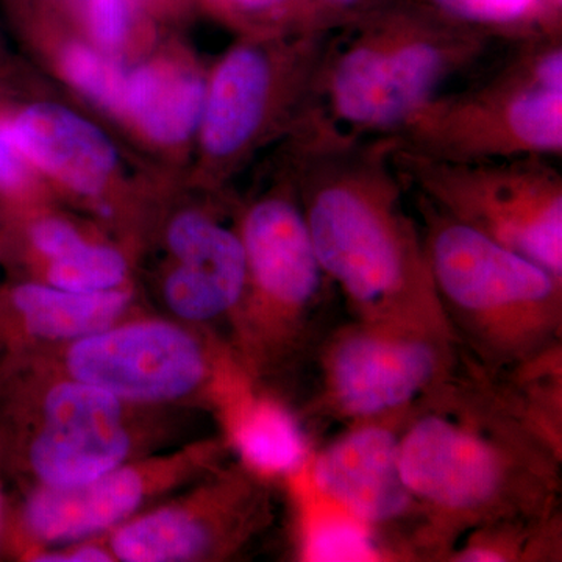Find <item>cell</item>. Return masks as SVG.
<instances>
[{"instance_id":"cell-1","label":"cell","mask_w":562,"mask_h":562,"mask_svg":"<svg viewBox=\"0 0 562 562\" xmlns=\"http://www.w3.org/2000/svg\"><path fill=\"white\" fill-rule=\"evenodd\" d=\"M398 462L424 512L425 561H446L476 528L561 513L562 449L461 353L403 425Z\"/></svg>"},{"instance_id":"cell-2","label":"cell","mask_w":562,"mask_h":562,"mask_svg":"<svg viewBox=\"0 0 562 562\" xmlns=\"http://www.w3.org/2000/svg\"><path fill=\"white\" fill-rule=\"evenodd\" d=\"M395 138L302 139L297 184L317 260L353 319L452 342L419 221L406 210Z\"/></svg>"},{"instance_id":"cell-3","label":"cell","mask_w":562,"mask_h":562,"mask_svg":"<svg viewBox=\"0 0 562 562\" xmlns=\"http://www.w3.org/2000/svg\"><path fill=\"white\" fill-rule=\"evenodd\" d=\"M505 40L424 0L387 2L331 29L314 77L302 139L395 138Z\"/></svg>"},{"instance_id":"cell-4","label":"cell","mask_w":562,"mask_h":562,"mask_svg":"<svg viewBox=\"0 0 562 562\" xmlns=\"http://www.w3.org/2000/svg\"><path fill=\"white\" fill-rule=\"evenodd\" d=\"M454 346L487 375L562 347V279L414 195Z\"/></svg>"},{"instance_id":"cell-5","label":"cell","mask_w":562,"mask_h":562,"mask_svg":"<svg viewBox=\"0 0 562 562\" xmlns=\"http://www.w3.org/2000/svg\"><path fill=\"white\" fill-rule=\"evenodd\" d=\"M447 160L562 155L560 29L512 41L487 68L428 103L397 136Z\"/></svg>"},{"instance_id":"cell-6","label":"cell","mask_w":562,"mask_h":562,"mask_svg":"<svg viewBox=\"0 0 562 562\" xmlns=\"http://www.w3.org/2000/svg\"><path fill=\"white\" fill-rule=\"evenodd\" d=\"M239 235L247 261L239 305L247 355L262 372L306 376L339 324L338 291L317 260L295 181L251 203Z\"/></svg>"},{"instance_id":"cell-7","label":"cell","mask_w":562,"mask_h":562,"mask_svg":"<svg viewBox=\"0 0 562 562\" xmlns=\"http://www.w3.org/2000/svg\"><path fill=\"white\" fill-rule=\"evenodd\" d=\"M406 191L562 279V176L553 158L447 160L395 139Z\"/></svg>"},{"instance_id":"cell-8","label":"cell","mask_w":562,"mask_h":562,"mask_svg":"<svg viewBox=\"0 0 562 562\" xmlns=\"http://www.w3.org/2000/svg\"><path fill=\"white\" fill-rule=\"evenodd\" d=\"M460 351L422 333L351 319L339 322L314 358L308 417L344 428L408 420L453 375Z\"/></svg>"},{"instance_id":"cell-9","label":"cell","mask_w":562,"mask_h":562,"mask_svg":"<svg viewBox=\"0 0 562 562\" xmlns=\"http://www.w3.org/2000/svg\"><path fill=\"white\" fill-rule=\"evenodd\" d=\"M328 32H295L283 50L239 44L222 58L206 85L201 121L211 160L241 157L281 109L292 106L305 117Z\"/></svg>"},{"instance_id":"cell-10","label":"cell","mask_w":562,"mask_h":562,"mask_svg":"<svg viewBox=\"0 0 562 562\" xmlns=\"http://www.w3.org/2000/svg\"><path fill=\"white\" fill-rule=\"evenodd\" d=\"M406 420L350 425L313 458L314 490L371 528L394 561H425V517L398 462Z\"/></svg>"},{"instance_id":"cell-11","label":"cell","mask_w":562,"mask_h":562,"mask_svg":"<svg viewBox=\"0 0 562 562\" xmlns=\"http://www.w3.org/2000/svg\"><path fill=\"white\" fill-rule=\"evenodd\" d=\"M269 494L258 473H227L194 505L169 506L122 525L111 539V554L124 562L231 557L269 522Z\"/></svg>"},{"instance_id":"cell-12","label":"cell","mask_w":562,"mask_h":562,"mask_svg":"<svg viewBox=\"0 0 562 562\" xmlns=\"http://www.w3.org/2000/svg\"><path fill=\"white\" fill-rule=\"evenodd\" d=\"M70 379L111 392L124 402H169L209 379L210 362L191 333L168 322L111 325L72 341Z\"/></svg>"},{"instance_id":"cell-13","label":"cell","mask_w":562,"mask_h":562,"mask_svg":"<svg viewBox=\"0 0 562 562\" xmlns=\"http://www.w3.org/2000/svg\"><path fill=\"white\" fill-rule=\"evenodd\" d=\"M41 417L27 462L44 486L91 482L124 465L131 454L124 401L101 387L74 379L55 384L44 395Z\"/></svg>"},{"instance_id":"cell-14","label":"cell","mask_w":562,"mask_h":562,"mask_svg":"<svg viewBox=\"0 0 562 562\" xmlns=\"http://www.w3.org/2000/svg\"><path fill=\"white\" fill-rule=\"evenodd\" d=\"M149 491L146 472L127 465L72 486L41 484L25 503L22 522L40 542L81 541L132 517Z\"/></svg>"},{"instance_id":"cell-15","label":"cell","mask_w":562,"mask_h":562,"mask_svg":"<svg viewBox=\"0 0 562 562\" xmlns=\"http://www.w3.org/2000/svg\"><path fill=\"white\" fill-rule=\"evenodd\" d=\"M31 165L72 190L98 192L116 166V149L91 122L50 103H36L10 117Z\"/></svg>"},{"instance_id":"cell-16","label":"cell","mask_w":562,"mask_h":562,"mask_svg":"<svg viewBox=\"0 0 562 562\" xmlns=\"http://www.w3.org/2000/svg\"><path fill=\"white\" fill-rule=\"evenodd\" d=\"M131 295L120 290L77 292L44 283L10 290L7 305L18 325L33 338L77 341L116 324Z\"/></svg>"},{"instance_id":"cell-17","label":"cell","mask_w":562,"mask_h":562,"mask_svg":"<svg viewBox=\"0 0 562 562\" xmlns=\"http://www.w3.org/2000/svg\"><path fill=\"white\" fill-rule=\"evenodd\" d=\"M206 83L198 72L149 65L125 80L124 110L151 139L183 143L201 127Z\"/></svg>"},{"instance_id":"cell-18","label":"cell","mask_w":562,"mask_h":562,"mask_svg":"<svg viewBox=\"0 0 562 562\" xmlns=\"http://www.w3.org/2000/svg\"><path fill=\"white\" fill-rule=\"evenodd\" d=\"M233 442L244 464L258 475H294L313 454L312 435L302 419L271 397L249 398L239 406Z\"/></svg>"},{"instance_id":"cell-19","label":"cell","mask_w":562,"mask_h":562,"mask_svg":"<svg viewBox=\"0 0 562 562\" xmlns=\"http://www.w3.org/2000/svg\"><path fill=\"white\" fill-rule=\"evenodd\" d=\"M168 243L179 265L213 277L244 295L247 261L239 232L205 214L184 213L169 227Z\"/></svg>"},{"instance_id":"cell-20","label":"cell","mask_w":562,"mask_h":562,"mask_svg":"<svg viewBox=\"0 0 562 562\" xmlns=\"http://www.w3.org/2000/svg\"><path fill=\"white\" fill-rule=\"evenodd\" d=\"M562 516L476 528L461 538L446 562H557L562 560Z\"/></svg>"},{"instance_id":"cell-21","label":"cell","mask_w":562,"mask_h":562,"mask_svg":"<svg viewBox=\"0 0 562 562\" xmlns=\"http://www.w3.org/2000/svg\"><path fill=\"white\" fill-rule=\"evenodd\" d=\"M301 536V557L312 562L394 561L382 539L360 520L316 494Z\"/></svg>"},{"instance_id":"cell-22","label":"cell","mask_w":562,"mask_h":562,"mask_svg":"<svg viewBox=\"0 0 562 562\" xmlns=\"http://www.w3.org/2000/svg\"><path fill=\"white\" fill-rule=\"evenodd\" d=\"M439 13L491 32L505 40H519L553 29L561 0H424Z\"/></svg>"},{"instance_id":"cell-23","label":"cell","mask_w":562,"mask_h":562,"mask_svg":"<svg viewBox=\"0 0 562 562\" xmlns=\"http://www.w3.org/2000/svg\"><path fill=\"white\" fill-rule=\"evenodd\" d=\"M127 276V261L120 251L83 241L79 247L49 261L52 286L77 292L117 290Z\"/></svg>"},{"instance_id":"cell-24","label":"cell","mask_w":562,"mask_h":562,"mask_svg":"<svg viewBox=\"0 0 562 562\" xmlns=\"http://www.w3.org/2000/svg\"><path fill=\"white\" fill-rule=\"evenodd\" d=\"M63 69L66 77L92 101L106 109L124 110L125 80L127 77L109 58L90 47L69 46L63 55Z\"/></svg>"},{"instance_id":"cell-25","label":"cell","mask_w":562,"mask_h":562,"mask_svg":"<svg viewBox=\"0 0 562 562\" xmlns=\"http://www.w3.org/2000/svg\"><path fill=\"white\" fill-rule=\"evenodd\" d=\"M217 5L238 20L288 24L294 31H324L314 21L308 0H216Z\"/></svg>"},{"instance_id":"cell-26","label":"cell","mask_w":562,"mask_h":562,"mask_svg":"<svg viewBox=\"0 0 562 562\" xmlns=\"http://www.w3.org/2000/svg\"><path fill=\"white\" fill-rule=\"evenodd\" d=\"M88 16L102 46H120L131 27L132 0H88Z\"/></svg>"},{"instance_id":"cell-27","label":"cell","mask_w":562,"mask_h":562,"mask_svg":"<svg viewBox=\"0 0 562 562\" xmlns=\"http://www.w3.org/2000/svg\"><path fill=\"white\" fill-rule=\"evenodd\" d=\"M29 165L31 161L14 136L10 117H0V192L13 195L24 190Z\"/></svg>"},{"instance_id":"cell-28","label":"cell","mask_w":562,"mask_h":562,"mask_svg":"<svg viewBox=\"0 0 562 562\" xmlns=\"http://www.w3.org/2000/svg\"><path fill=\"white\" fill-rule=\"evenodd\" d=\"M32 246L47 260H57L85 241L79 232L60 220H41L29 232Z\"/></svg>"},{"instance_id":"cell-29","label":"cell","mask_w":562,"mask_h":562,"mask_svg":"<svg viewBox=\"0 0 562 562\" xmlns=\"http://www.w3.org/2000/svg\"><path fill=\"white\" fill-rule=\"evenodd\" d=\"M308 2L317 27L331 31L368 11L379 9L390 0H308Z\"/></svg>"},{"instance_id":"cell-30","label":"cell","mask_w":562,"mask_h":562,"mask_svg":"<svg viewBox=\"0 0 562 562\" xmlns=\"http://www.w3.org/2000/svg\"><path fill=\"white\" fill-rule=\"evenodd\" d=\"M113 554L98 546H80L65 552H52L38 554L35 561L43 562H109L113 561Z\"/></svg>"},{"instance_id":"cell-31","label":"cell","mask_w":562,"mask_h":562,"mask_svg":"<svg viewBox=\"0 0 562 562\" xmlns=\"http://www.w3.org/2000/svg\"><path fill=\"white\" fill-rule=\"evenodd\" d=\"M5 442V430L0 427V458L3 457ZM3 525H5V497H3L2 482H0V542H2Z\"/></svg>"}]
</instances>
